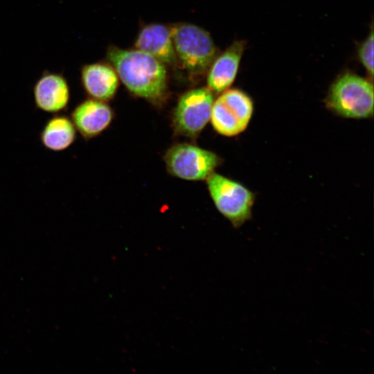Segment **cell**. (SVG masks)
Returning <instances> with one entry per match:
<instances>
[{
  "label": "cell",
  "instance_id": "obj_9",
  "mask_svg": "<svg viewBox=\"0 0 374 374\" xmlns=\"http://www.w3.org/2000/svg\"><path fill=\"white\" fill-rule=\"evenodd\" d=\"M36 107L44 112L57 114L66 109L70 101V88L60 73L45 72L33 87Z\"/></svg>",
  "mask_w": 374,
  "mask_h": 374
},
{
  "label": "cell",
  "instance_id": "obj_5",
  "mask_svg": "<svg viewBox=\"0 0 374 374\" xmlns=\"http://www.w3.org/2000/svg\"><path fill=\"white\" fill-rule=\"evenodd\" d=\"M163 160L171 175L187 181L206 180L222 163L216 153L188 143L170 146Z\"/></svg>",
  "mask_w": 374,
  "mask_h": 374
},
{
  "label": "cell",
  "instance_id": "obj_12",
  "mask_svg": "<svg viewBox=\"0 0 374 374\" xmlns=\"http://www.w3.org/2000/svg\"><path fill=\"white\" fill-rule=\"evenodd\" d=\"M80 78L86 93L91 98L103 102L112 99L118 87L119 79L116 71L105 63L84 65Z\"/></svg>",
  "mask_w": 374,
  "mask_h": 374
},
{
  "label": "cell",
  "instance_id": "obj_2",
  "mask_svg": "<svg viewBox=\"0 0 374 374\" xmlns=\"http://www.w3.org/2000/svg\"><path fill=\"white\" fill-rule=\"evenodd\" d=\"M373 98L371 80L346 72L330 85L325 104L329 110L343 118L366 119L373 115Z\"/></svg>",
  "mask_w": 374,
  "mask_h": 374
},
{
  "label": "cell",
  "instance_id": "obj_14",
  "mask_svg": "<svg viewBox=\"0 0 374 374\" xmlns=\"http://www.w3.org/2000/svg\"><path fill=\"white\" fill-rule=\"evenodd\" d=\"M373 37L372 29L357 49L358 58L371 80L373 77Z\"/></svg>",
  "mask_w": 374,
  "mask_h": 374
},
{
  "label": "cell",
  "instance_id": "obj_7",
  "mask_svg": "<svg viewBox=\"0 0 374 374\" xmlns=\"http://www.w3.org/2000/svg\"><path fill=\"white\" fill-rule=\"evenodd\" d=\"M214 100L208 87L193 89L182 94L172 113L175 134L195 139L210 121Z\"/></svg>",
  "mask_w": 374,
  "mask_h": 374
},
{
  "label": "cell",
  "instance_id": "obj_4",
  "mask_svg": "<svg viewBox=\"0 0 374 374\" xmlns=\"http://www.w3.org/2000/svg\"><path fill=\"white\" fill-rule=\"evenodd\" d=\"M206 180L215 208L234 228L240 227L251 218L256 197L251 190L215 172Z\"/></svg>",
  "mask_w": 374,
  "mask_h": 374
},
{
  "label": "cell",
  "instance_id": "obj_8",
  "mask_svg": "<svg viewBox=\"0 0 374 374\" xmlns=\"http://www.w3.org/2000/svg\"><path fill=\"white\" fill-rule=\"evenodd\" d=\"M114 112L103 101L89 98L77 105L71 113V119L85 140L99 136L110 125Z\"/></svg>",
  "mask_w": 374,
  "mask_h": 374
},
{
  "label": "cell",
  "instance_id": "obj_1",
  "mask_svg": "<svg viewBox=\"0 0 374 374\" xmlns=\"http://www.w3.org/2000/svg\"><path fill=\"white\" fill-rule=\"evenodd\" d=\"M107 59L118 78L134 96L159 103L167 92L166 65L152 55L139 49L108 48Z\"/></svg>",
  "mask_w": 374,
  "mask_h": 374
},
{
  "label": "cell",
  "instance_id": "obj_11",
  "mask_svg": "<svg viewBox=\"0 0 374 374\" xmlns=\"http://www.w3.org/2000/svg\"><path fill=\"white\" fill-rule=\"evenodd\" d=\"M135 48L145 52L165 65H174L177 60L170 27L161 24H150L139 31Z\"/></svg>",
  "mask_w": 374,
  "mask_h": 374
},
{
  "label": "cell",
  "instance_id": "obj_3",
  "mask_svg": "<svg viewBox=\"0 0 374 374\" xmlns=\"http://www.w3.org/2000/svg\"><path fill=\"white\" fill-rule=\"evenodd\" d=\"M177 60L191 75L206 73L217 55L208 32L197 25L178 23L170 26Z\"/></svg>",
  "mask_w": 374,
  "mask_h": 374
},
{
  "label": "cell",
  "instance_id": "obj_10",
  "mask_svg": "<svg viewBox=\"0 0 374 374\" xmlns=\"http://www.w3.org/2000/svg\"><path fill=\"white\" fill-rule=\"evenodd\" d=\"M245 46L244 41H235L223 53L215 57L207 71V86L212 92L220 93L232 85L236 78Z\"/></svg>",
  "mask_w": 374,
  "mask_h": 374
},
{
  "label": "cell",
  "instance_id": "obj_6",
  "mask_svg": "<svg viewBox=\"0 0 374 374\" xmlns=\"http://www.w3.org/2000/svg\"><path fill=\"white\" fill-rule=\"evenodd\" d=\"M253 112V101L247 93L238 89H228L214 100L210 121L219 134L235 136L247 128Z\"/></svg>",
  "mask_w": 374,
  "mask_h": 374
},
{
  "label": "cell",
  "instance_id": "obj_13",
  "mask_svg": "<svg viewBox=\"0 0 374 374\" xmlns=\"http://www.w3.org/2000/svg\"><path fill=\"white\" fill-rule=\"evenodd\" d=\"M76 129L66 115H55L44 125L39 134L43 146L53 152L69 148L76 139Z\"/></svg>",
  "mask_w": 374,
  "mask_h": 374
}]
</instances>
